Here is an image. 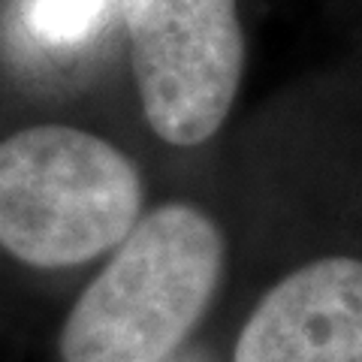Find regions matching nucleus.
I'll return each mask as SVG.
<instances>
[{
	"instance_id": "f257e3e1",
	"label": "nucleus",
	"mask_w": 362,
	"mask_h": 362,
	"mask_svg": "<svg viewBox=\"0 0 362 362\" xmlns=\"http://www.w3.org/2000/svg\"><path fill=\"white\" fill-rule=\"evenodd\" d=\"M223 233L166 202L133 226L64 320V362H163L199 323L223 272Z\"/></svg>"
},
{
	"instance_id": "f03ea898",
	"label": "nucleus",
	"mask_w": 362,
	"mask_h": 362,
	"mask_svg": "<svg viewBox=\"0 0 362 362\" xmlns=\"http://www.w3.org/2000/svg\"><path fill=\"white\" fill-rule=\"evenodd\" d=\"M139 211V169L103 136L37 124L0 139V247L18 263L82 266L127 239Z\"/></svg>"
},
{
	"instance_id": "7ed1b4c3",
	"label": "nucleus",
	"mask_w": 362,
	"mask_h": 362,
	"mask_svg": "<svg viewBox=\"0 0 362 362\" xmlns=\"http://www.w3.org/2000/svg\"><path fill=\"white\" fill-rule=\"evenodd\" d=\"M142 112L169 145L221 130L245 73L235 0H121Z\"/></svg>"
},
{
	"instance_id": "20e7f679",
	"label": "nucleus",
	"mask_w": 362,
	"mask_h": 362,
	"mask_svg": "<svg viewBox=\"0 0 362 362\" xmlns=\"http://www.w3.org/2000/svg\"><path fill=\"white\" fill-rule=\"evenodd\" d=\"M233 362H362V259L323 257L281 278L247 317Z\"/></svg>"
},
{
	"instance_id": "39448f33",
	"label": "nucleus",
	"mask_w": 362,
	"mask_h": 362,
	"mask_svg": "<svg viewBox=\"0 0 362 362\" xmlns=\"http://www.w3.org/2000/svg\"><path fill=\"white\" fill-rule=\"evenodd\" d=\"M121 0H25L21 18L45 49H78L106 25Z\"/></svg>"
},
{
	"instance_id": "423d86ee",
	"label": "nucleus",
	"mask_w": 362,
	"mask_h": 362,
	"mask_svg": "<svg viewBox=\"0 0 362 362\" xmlns=\"http://www.w3.org/2000/svg\"><path fill=\"white\" fill-rule=\"evenodd\" d=\"M187 362H197V359H187Z\"/></svg>"
}]
</instances>
